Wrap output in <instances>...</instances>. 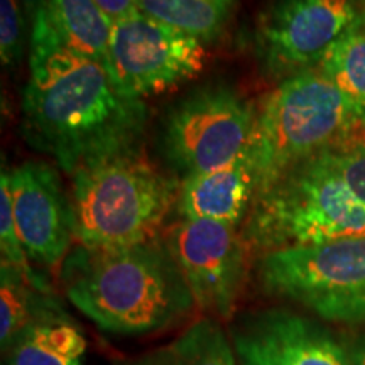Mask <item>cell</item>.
Here are the masks:
<instances>
[{
	"instance_id": "obj_1",
	"label": "cell",
	"mask_w": 365,
	"mask_h": 365,
	"mask_svg": "<svg viewBox=\"0 0 365 365\" xmlns=\"http://www.w3.org/2000/svg\"><path fill=\"white\" fill-rule=\"evenodd\" d=\"M44 9L31 21L29 80L21 103L26 143L71 176L139 150L148 105L125 95L102 63L68 49Z\"/></svg>"
},
{
	"instance_id": "obj_2",
	"label": "cell",
	"mask_w": 365,
	"mask_h": 365,
	"mask_svg": "<svg viewBox=\"0 0 365 365\" xmlns=\"http://www.w3.org/2000/svg\"><path fill=\"white\" fill-rule=\"evenodd\" d=\"M61 282L73 307L115 335L166 330L196 307L175 255L159 235L124 247L78 245L61 264Z\"/></svg>"
},
{
	"instance_id": "obj_3",
	"label": "cell",
	"mask_w": 365,
	"mask_h": 365,
	"mask_svg": "<svg viewBox=\"0 0 365 365\" xmlns=\"http://www.w3.org/2000/svg\"><path fill=\"white\" fill-rule=\"evenodd\" d=\"M365 129V108L318 68L284 78L259 103L249 158L255 195L304 159Z\"/></svg>"
},
{
	"instance_id": "obj_4",
	"label": "cell",
	"mask_w": 365,
	"mask_h": 365,
	"mask_svg": "<svg viewBox=\"0 0 365 365\" xmlns=\"http://www.w3.org/2000/svg\"><path fill=\"white\" fill-rule=\"evenodd\" d=\"M242 237L247 247L264 254L365 237V203L346 188L325 154L318 153L254 196Z\"/></svg>"
},
{
	"instance_id": "obj_5",
	"label": "cell",
	"mask_w": 365,
	"mask_h": 365,
	"mask_svg": "<svg viewBox=\"0 0 365 365\" xmlns=\"http://www.w3.org/2000/svg\"><path fill=\"white\" fill-rule=\"evenodd\" d=\"M71 178L76 242L90 249L156 237L181 188V181L158 171L140 149L86 166Z\"/></svg>"
},
{
	"instance_id": "obj_6",
	"label": "cell",
	"mask_w": 365,
	"mask_h": 365,
	"mask_svg": "<svg viewBox=\"0 0 365 365\" xmlns=\"http://www.w3.org/2000/svg\"><path fill=\"white\" fill-rule=\"evenodd\" d=\"M257 274L269 293L318 317L365 322V237L272 250L262 254Z\"/></svg>"
},
{
	"instance_id": "obj_7",
	"label": "cell",
	"mask_w": 365,
	"mask_h": 365,
	"mask_svg": "<svg viewBox=\"0 0 365 365\" xmlns=\"http://www.w3.org/2000/svg\"><path fill=\"white\" fill-rule=\"evenodd\" d=\"M257 107L227 86H207L173 105L159 132L164 159L181 181L247 156Z\"/></svg>"
},
{
	"instance_id": "obj_8",
	"label": "cell",
	"mask_w": 365,
	"mask_h": 365,
	"mask_svg": "<svg viewBox=\"0 0 365 365\" xmlns=\"http://www.w3.org/2000/svg\"><path fill=\"white\" fill-rule=\"evenodd\" d=\"M202 41L143 12L113 22L107 70L125 95L149 97L193 80L203 70Z\"/></svg>"
},
{
	"instance_id": "obj_9",
	"label": "cell",
	"mask_w": 365,
	"mask_h": 365,
	"mask_svg": "<svg viewBox=\"0 0 365 365\" xmlns=\"http://www.w3.org/2000/svg\"><path fill=\"white\" fill-rule=\"evenodd\" d=\"M365 22L354 0H276L259 17L255 46L264 68L277 76L319 66L336 41Z\"/></svg>"
},
{
	"instance_id": "obj_10",
	"label": "cell",
	"mask_w": 365,
	"mask_h": 365,
	"mask_svg": "<svg viewBox=\"0 0 365 365\" xmlns=\"http://www.w3.org/2000/svg\"><path fill=\"white\" fill-rule=\"evenodd\" d=\"M164 240L196 307L212 318H232L245 281L249 249L237 228L215 220L181 218Z\"/></svg>"
},
{
	"instance_id": "obj_11",
	"label": "cell",
	"mask_w": 365,
	"mask_h": 365,
	"mask_svg": "<svg viewBox=\"0 0 365 365\" xmlns=\"http://www.w3.org/2000/svg\"><path fill=\"white\" fill-rule=\"evenodd\" d=\"M17 232L31 262L54 269L71 252L75 208L59 175L43 161H27L9 171Z\"/></svg>"
},
{
	"instance_id": "obj_12",
	"label": "cell",
	"mask_w": 365,
	"mask_h": 365,
	"mask_svg": "<svg viewBox=\"0 0 365 365\" xmlns=\"http://www.w3.org/2000/svg\"><path fill=\"white\" fill-rule=\"evenodd\" d=\"M232 345L239 365H355L325 328L277 308L242 318Z\"/></svg>"
},
{
	"instance_id": "obj_13",
	"label": "cell",
	"mask_w": 365,
	"mask_h": 365,
	"mask_svg": "<svg viewBox=\"0 0 365 365\" xmlns=\"http://www.w3.org/2000/svg\"><path fill=\"white\" fill-rule=\"evenodd\" d=\"M255 178L249 154L220 170L181 181L176 208L181 218H203L237 227L249 213Z\"/></svg>"
},
{
	"instance_id": "obj_14",
	"label": "cell",
	"mask_w": 365,
	"mask_h": 365,
	"mask_svg": "<svg viewBox=\"0 0 365 365\" xmlns=\"http://www.w3.org/2000/svg\"><path fill=\"white\" fill-rule=\"evenodd\" d=\"M6 365H85L86 340L51 294H46L33 318L2 349Z\"/></svg>"
},
{
	"instance_id": "obj_15",
	"label": "cell",
	"mask_w": 365,
	"mask_h": 365,
	"mask_svg": "<svg viewBox=\"0 0 365 365\" xmlns=\"http://www.w3.org/2000/svg\"><path fill=\"white\" fill-rule=\"evenodd\" d=\"M44 14L54 34L68 49L107 68L112 22L95 0H49Z\"/></svg>"
},
{
	"instance_id": "obj_16",
	"label": "cell",
	"mask_w": 365,
	"mask_h": 365,
	"mask_svg": "<svg viewBox=\"0 0 365 365\" xmlns=\"http://www.w3.org/2000/svg\"><path fill=\"white\" fill-rule=\"evenodd\" d=\"M234 345L217 318H200L175 340L150 350L134 365H237Z\"/></svg>"
},
{
	"instance_id": "obj_17",
	"label": "cell",
	"mask_w": 365,
	"mask_h": 365,
	"mask_svg": "<svg viewBox=\"0 0 365 365\" xmlns=\"http://www.w3.org/2000/svg\"><path fill=\"white\" fill-rule=\"evenodd\" d=\"M137 9L203 44L220 38L230 12L213 0H137Z\"/></svg>"
},
{
	"instance_id": "obj_18",
	"label": "cell",
	"mask_w": 365,
	"mask_h": 365,
	"mask_svg": "<svg viewBox=\"0 0 365 365\" xmlns=\"http://www.w3.org/2000/svg\"><path fill=\"white\" fill-rule=\"evenodd\" d=\"M318 70L365 108V22L331 46Z\"/></svg>"
},
{
	"instance_id": "obj_19",
	"label": "cell",
	"mask_w": 365,
	"mask_h": 365,
	"mask_svg": "<svg viewBox=\"0 0 365 365\" xmlns=\"http://www.w3.org/2000/svg\"><path fill=\"white\" fill-rule=\"evenodd\" d=\"M0 344L2 349L27 325L46 294L19 269L2 262L0 267Z\"/></svg>"
},
{
	"instance_id": "obj_20",
	"label": "cell",
	"mask_w": 365,
	"mask_h": 365,
	"mask_svg": "<svg viewBox=\"0 0 365 365\" xmlns=\"http://www.w3.org/2000/svg\"><path fill=\"white\" fill-rule=\"evenodd\" d=\"M323 154L346 188L365 203V139L359 140L354 135L323 150Z\"/></svg>"
},
{
	"instance_id": "obj_21",
	"label": "cell",
	"mask_w": 365,
	"mask_h": 365,
	"mask_svg": "<svg viewBox=\"0 0 365 365\" xmlns=\"http://www.w3.org/2000/svg\"><path fill=\"white\" fill-rule=\"evenodd\" d=\"M24 14L19 0H0V56L7 68H16L24 53Z\"/></svg>"
},
{
	"instance_id": "obj_22",
	"label": "cell",
	"mask_w": 365,
	"mask_h": 365,
	"mask_svg": "<svg viewBox=\"0 0 365 365\" xmlns=\"http://www.w3.org/2000/svg\"><path fill=\"white\" fill-rule=\"evenodd\" d=\"M95 4L102 9V12L110 19L112 24L127 16L139 12L137 0H95Z\"/></svg>"
},
{
	"instance_id": "obj_23",
	"label": "cell",
	"mask_w": 365,
	"mask_h": 365,
	"mask_svg": "<svg viewBox=\"0 0 365 365\" xmlns=\"http://www.w3.org/2000/svg\"><path fill=\"white\" fill-rule=\"evenodd\" d=\"M19 2L22 4V7H24L26 16L33 21L34 17L38 16L46 6H48L49 0H19Z\"/></svg>"
},
{
	"instance_id": "obj_24",
	"label": "cell",
	"mask_w": 365,
	"mask_h": 365,
	"mask_svg": "<svg viewBox=\"0 0 365 365\" xmlns=\"http://www.w3.org/2000/svg\"><path fill=\"white\" fill-rule=\"evenodd\" d=\"M352 359H354L355 365H365V336L362 339V341L359 344L357 350H355Z\"/></svg>"
},
{
	"instance_id": "obj_25",
	"label": "cell",
	"mask_w": 365,
	"mask_h": 365,
	"mask_svg": "<svg viewBox=\"0 0 365 365\" xmlns=\"http://www.w3.org/2000/svg\"><path fill=\"white\" fill-rule=\"evenodd\" d=\"M213 2L220 4V6H223L225 9H230L232 7V2H234V0H213Z\"/></svg>"
},
{
	"instance_id": "obj_26",
	"label": "cell",
	"mask_w": 365,
	"mask_h": 365,
	"mask_svg": "<svg viewBox=\"0 0 365 365\" xmlns=\"http://www.w3.org/2000/svg\"><path fill=\"white\" fill-rule=\"evenodd\" d=\"M360 2V7H362V12L365 14V0H359Z\"/></svg>"
}]
</instances>
